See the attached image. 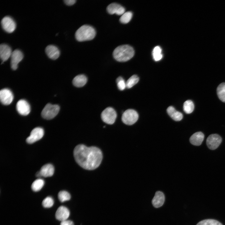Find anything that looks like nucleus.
I'll use <instances>...</instances> for the list:
<instances>
[{
	"label": "nucleus",
	"mask_w": 225,
	"mask_h": 225,
	"mask_svg": "<svg viewBox=\"0 0 225 225\" xmlns=\"http://www.w3.org/2000/svg\"><path fill=\"white\" fill-rule=\"evenodd\" d=\"M76 162L83 168L92 170L100 165L102 158V151L94 146L87 147L83 144L77 145L73 151Z\"/></svg>",
	"instance_id": "f257e3e1"
},
{
	"label": "nucleus",
	"mask_w": 225,
	"mask_h": 225,
	"mask_svg": "<svg viewBox=\"0 0 225 225\" xmlns=\"http://www.w3.org/2000/svg\"><path fill=\"white\" fill-rule=\"evenodd\" d=\"M134 54L133 48L128 45L119 46L115 48L113 52L114 58L119 62H124L129 60Z\"/></svg>",
	"instance_id": "f03ea898"
},
{
	"label": "nucleus",
	"mask_w": 225,
	"mask_h": 225,
	"mask_svg": "<svg viewBox=\"0 0 225 225\" xmlns=\"http://www.w3.org/2000/svg\"><path fill=\"white\" fill-rule=\"evenodd\" d=\"M96 34V31L90 25H84L77 30L75 37L77 41L82 42L92 39Z\"/></svg>",
	"instance_id": "7ed1b4c3"
},
{
	"label": "nucleus",
	"mask_w": 225,
	"mask_h": 225,
	"mask_svg": "<svg viewBox=\"0 0 225 225\" xmlns=\"http://www.w3.org/2000/svg\"><path fill=\"white\" fill-rule=\"evenodd\" d=\"M59 110L60 107L58 105L48 103L42 109L41 115L45 119H51L58 114Z\"/></svg>",
	"instance_id": "20e7f679"
},
{
	"label": "nucleus",
	"mask_w": 225,
	"mask_h": 225,
	"mask_svg": "<svg viewBox=\"0 0 225 225\" xmlns=\"http://www.w3.org/2000/svg\"><path fill=\"white\" fill-rule=\"evenodd\" d=\"M138 118L137 112L132 109H128L126 110L122 116V122L127 125H132L136 122Z\"/></svg>",
	"instance_id": "39448f33"
},
{
	"label": "nucleus",
	"mask_w": 225,
	"mask_h": 225,
	"mask_svg": "<svg viewBox=\"0 0 225 225\" xmlns=\"http://www.w3.org/2000/svg\"><path fill=\"white\" fill-rule=\"evenodd\" d=\"M117 114L115 110L111 107L105 108L102 112L101 118L102 120L105 123L112 124L115 122Z\"/></svg>",
	"instance_id": "423d86ee"
},
{
	"label": "nucleus",
	"mask_w": 225,
	"mask_h": 225,
	"mask_svg": "<svg viewBox=\"0 0 225 225\" xmlns=\"http://www.w3.org/2000/svg\"><path fill=\"white\" fill-rule=\"evenodd\" d=\"M44 134V130L40 127H36L31 132L30 136L26 139L28 143L32 144L39 140Z\"/></svg>",
	"instance_id": "0eeeda50"
},
{
	"label": "nucleus",
	"mask_w": 225,
	"mask_h": 225,
	"mask_svg": "<svg viewBox=\"0 0 225 225\" xmlns=\"http://www.w3.org/2000/svg\"><path fill=\"white\" fill-rule=\"evenodd\" d=\"M1 24L2 28L8 33L12 32L15 29L16 26L14 20L8 16H6L2 19Z\"/></svg>",
	"instance_id": "6e6552de"
},
{
	"label": "nucleus",
	"mask_w": 225,
	"mask_h": 225,
	"mask_svg": "<svg viewBox=\"0 0 225 225\" xmlns=\"http://www.w3.org/2000/svg\"><path fill=\"white\" fill-rule=\"evenodd\" d=\"M222 141L221 137L216 134H212L208 137L206 144L208 148L211 150L217 148Z\"/></svg>",
	"instance_id": "1a4fd4ad"
},
{
	"label": "nucleus",
	"mask_w": 225,
	"mask_h": 225,
	"mask_svg": "<svg viewBox=\"0 0 225 225\" xmlns=\"http://www.w3.org/2000/svg\"><path fill=\"white\" fill-rule=\"evenodd\" d=\"M13 94L11 91L8 88L1 89L0 91V99L1 103L5 105H8L12 101Z\"/></svg>",
	"instance_id": "9d476101"
},
{
	"label": "nucleus",
	"mask_w": 225,
	"mask_h": 225,
	"mask_svg": "<svg viewBox=\"0 0 225 225\" xmlns=\"http://www.w3.org/2000/svg\"><path fill=\"white\" fill-rule=\"evenodd\" d=\"M11 58V68L12 69L15 70L18 68V63L23 58V54L20 50L16 49L12 52Z\"/></svg>",
	"instance_id": "9b49d317"
},
{
	"label": "nucleus",
	"mask_w": 225,
	"mask_h": 225,
	"mask_svg": "<svg viewBox=\"0 0 225 225\" xmlns=\"http://www.w3.org/2000/svg\"><path fill=\"white\" fill-rule=\"evenodd\" d=\"M16 107L18 112L22 115H27L30 112V105L25 100L21 99L19 100L17 102Z\"/></svg>",
	"instance_id": "f8f14e48"
},
{
	"label": "nucleus",
	"mask_w": 225,
	"mask_h": 225,
	"mask_svg": "<svg viewBox=\"0 0 225 225\" xmlns=\"http://www.w3.org/2000/svg\"><path fill=\"white\" fill-rule=\"evenodd\" d=\"M108 12L110 14L114 13L118 15H122L125 13V9L120 5L116 3H112L109 5L107 8Z\"/></svg>",
	"instance_id": "ddd939ff"
},
{
	"label": "nucleus",
	"mask_w": 225,
	"mask_h": 225,
	"mask_svg": "<svg viewBox=\"0 0 225 225\" xmlns=\"http://www.w3.org/2000/svg\"><path fill=\"white\" fill-rule=\"evenodd\" d=\"M69 210L66 207L61 206L57 209L55 213L56 218L61 221L67 220L70 215Z\"/></svg>",
	"instance_id": "4468645a"
},
{
	"label": "nucleus",
	"mask_w": 225,
	"mask_h": 225,
	"mask_svg": "<svg viewBox=\"0 0 225 225\" xmlns=\"http://www.w3.org/2000/svg\"><path fill=\"white\" fill-rule=\"evenodd\" d=\"M12 52L11 48L7 44H2L0 45V57L2 62L7 61L11 57Z\"/></svg>",
	"instance_id": "2eb2a0df"
},
{
	"label": "nucleus",
	"mask_w": 225,
	"mask_h": 225,
	"mask_svg": "<svg viewBox=\"0 0 225 225\" xmlns=\"http://www.w3.org/2000/svg\"><path fill=\"white\" fill-rule=\"evenodd\" d=\"M165 201V196L164 193L160 191L156 192L152 201V204L155 208L161 207Z\"/></svg>",
	"instance_id": "dca6fc26"
},
{
	"label": "nucleus",
	"mask_w": 225,
	"mask_h": 225,
	"mask_svg": "<svg viewBox=\"0 0 225 225\" xmlns=\"http://www.w3.org/2000/svg\"><path fill=\"white\" fill-rule=\"evenodd\" d=\"M46 53L48 57L51 59L55 60L60 55V51L58 48L53 45H49L45 48Z\"/></svg>",
	"instance_id": "f3484780"
},
{
	"label": "nucleus",
	"mask_w": 225,
	"mask_h": 225,
	"mask_svg": "<svg viewBox=\"0 0 225 225\" xmlns=\"http://www.w3.org/2000/svg\"><path fill=\"white\" fill-rule=\"evenodd\" d=\"M204 135L201 132H197L192 134L190 138V142L192 145L195 146H199L202 144L203 140Z\"/></svg>",
	"instance_id": "a211bd4d"
},
{
	"label": "nucleus",
	"mask_w": 225,
	"mask_h": 225,
	"mask_svg": "<svg viewBox=\"0 0 225 225\" xmlns=\"http://www.w3.org/2000/svg\"><path fill=\"white\" fill-rule=\"evenodd\" d=\"M40 171L42 177H51L54 173V167L52 164H47L41 167Z\"/></svg>",
	"instance_id": "6ab92c4d"
},
{
	"label": "nucleus",
	"mask_w": 225,
	"mask_h": 225,
	"mask_svg": "<svg viewBox=\"0 0 225 225\" xmlns=\"http://www.w3.org/2000/svg\"><path fill=\"white\" fill-rule=\"evenodd\" d=\"M167 111L169 116L175 121H180L183 118L182 114L181 112L177 111L172 106L169 107L167 108Z\"/></svg>",
	"instance_id": "aec40b11"
},
{
	"label": "nucleus",
	"mask_w": 225,
	"mask_h": 225,
	"mask_svg": "<svg viewBox=\"0 0 225 225\" xmlns=\"http://www.w3.org/2000/svg\"><path fill=\"white\" fill-rule=\"evenodd\" d=\"M87 81V77L84 75L80 74L74 77L72 81V83L76 87H81L85 85Z\"/></svg>",
	"instance_id": "412c9836"
},
{
	"label": "nucleus",
	"mask_w": 225,
	"mask_h": 225,
	"mask_svg": "<svg viewBox=\"0 0 225 225\" xmlns=\"http://www.w3.org/2000/svg\"><path fill=\"white\" fill-rule=\"evenodd\" d=\"M218 96L222 102H225V82L220 84L217 89Z\"/></svg>",
	"instance_id": "4be33fe9"
},
{
	"label": "nucleus",
	"mask_w": 225,
	"mask_h": 225,
	"mask_svg": "<svg viewBox=\"0 0 225 225\" xmlns=\"http://www.w3.org/2000/svg\"><path fill=\"white\" fill-rule=\"evenodd\" d=\"M44 183V180L42 179H37L32 182L31 185V188L34 192L38 191L42 188Z\"/></svg>",
	"instance_id": "5701e85b"
},
{
	"label": "nucleus",
	"mask_w": 225,
	"mask_h": 225,
	"mask_svg": "<svg viewBox=\"0 0 225 225\" xmlns=\"http://www.w3.org/2000/svg\"><path fill=\"white\" fill-rule=\"evenodd\" d=\"M194 109V105L193 102L191 100L186 101L183 104V109L184 111L187 114L192 113Z\"/></svg>",
	"instance_id": "b1692460"
},
{
	"label": "nucleus",
	"mask_w": 225,
	"mask_h": 225,
	"mask_svg": "<svg viewBox=\"0 0 225 225\" xmlns=\"http://www.w3.org/2000/svg\"><path fill=\"white\" fill-rule=\"evenodd\" d=\"M162 51L161 48L159 46H157L154 48L152 51V56L155 61H159L162 58Z\"/></svg>",
	"instance_id": "393cba45"
},
{
	"label": "nucleus",
	"mask_w": 225,
	"mask_h": 225,
	"mask_svg": "<svg viewBox=\"0 0 225 225\" xmlns=\"http://www.w3.org/2000/svg\"><path fill=\"white\" fill-rule=\"evenodd\" d=\"M139 80V78L136 75L131 77L126 82V88H130L136 84Z\"/></svg>",
	"instance_id": "a878e982"
},
{
	"label": "nucleus",
	"mask_w": 225,
	"mask_h": 225,
	"mask_svg": "<svg viewBox=\"0 0 225 225\" xmlns=\"http://www.w3.org/2000/svg\"><path fill=\"white\" fill-rule=\"evenodd\" d=\"M58 197L61 202H63L69 200L71 198V195L68 192L65 191H61L59 192Z\"/></svg>",
	"instance_id": "bb28decb"
},
{
	"label": "nucleus",
	"mask_w": 225,
	"mask_h": 225,
	"mask_svg": "<svg viewBox=\"0 0 225 225\" xmlns=\"http://www.w3.org/2000/svg\"><path fill=\"white\" fill-rule=\"evenodd\" d=\"M132 16V12L128 11L125 12L120 18V22L122 23H127L131 20Z\"/></svg>",
	"instance_id": "cd10ccee"
},
{
	"label": "nucleus",
	"mask_w": 225,
	"mask_h": 225,
	"mask_svg": "<svg viewBox=\"0 0 225 225\" xmlns=\"http://www.w3.org/2000/svg\"><path fill=\"white\" fill-rule=\"evenodd\" d=\"M196 225H223L218 221L212 219H207L202 220Z\"/></svg>",
	"instance_id": "c85d7f7f"
},
{
	"label": "nucleus",
	"mask_w": 225,
	"mask_h": 225,
	"mask_svg": "<svg viewBox=\"0 0 225 225\" xmlns=\"http://www.w3.org/2000/svg\"><path fill=\"white\" fill-rule=\"evenodd\" d=\"M116 81L118 88L119 90H123L126 88V82L122 77H118Z\"/></svg>",
	"instance_id": "c756f323"
},
{
	"label": "nucleus",
	"mask_w": 225,
	"mask_h": 225,
	"mask_svg": "<svg viewBox=\"0 0 225 225\" xmlns=\"http://www.w3.org/2000/svg\"><path fill=\"white\" fill-rule=\"evenodd\" d=\"M54 202L53 199L52 197H48L43 200L42 204L45 208H49L53 206Z\"/></svg>",
	"instance_id": "7c9ffc66"
},
{
	"label": "nucleus",
	"mask_w": 225,
	"mask_h": 225,
	"mask_svg": "<svg viewBox=\"0 0 225 225\" xmlns=\"http://www.w3.org/2000/svg\"><path fill=\"white\" fill-rule=\"evenodd\" d=\"M60 225H74V224L72 221L66 220L62 221Z\"/></svg>",
	"instance_id": "2f4dec72"
},
{
	"label": "nucleus",
	"mask_w": 225,
	"mask_h": 225,
	"mask_svg": "<svg viewBox=\"0 0 225 225\" xmlns=\"http://www.w3.org/2000/svg\"><path fill=\"white\" fill-rule=\"evenodd\" d=\"M64 1L65 3L68 5H72L74 4L76 2L75 0H64Z\"/></svg>",
	"instance_id": "473e14b6"
},
{
	"label": "nucleus",
	"mask_w": 225,
	"mask_h": 225,
	"mask_svg": "<svg viewBox=\"0 0 225 225\" xmlns=\"http://www.w3.org/2000/svg\"><path fill=\"white\" fill-rule=\"evenodd\" d=\"M36 176L37 177L40 178L42 177V174L40 171L38 172L36 174Z\"/></svg>",
	"instance_id": "72a5a7b5"
}]
</instances>
